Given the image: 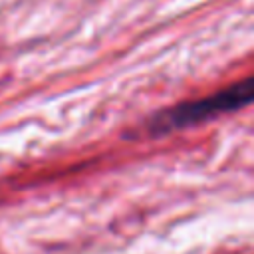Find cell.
<instances>
[{"label":"cell","instance_id":"1","mask_svg":"<svg viewBox=\"0 0 254 254\" xmlns=\"http://www.w3.org/2000/svg\"><path fill=\"white\" fill-rule=\"evenodd\" d=\"M252 77H244L224 89H218L210 95L181 101L177 105L165 107L153 113L145 121V133L151 137H163L204 121H210L222 113L238 111L252 101Z\"/></svg>","mask_w":254,"mask_h":254}]
</instances>
